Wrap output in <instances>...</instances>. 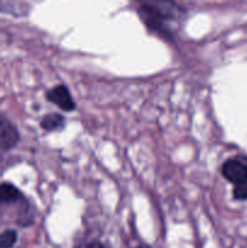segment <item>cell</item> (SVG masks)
Wrapping results in <instances>:
<instances>
[{"instance_id": "11", "label": "cell", "mask_w": 247, "mask_h": 248, "mask_svg": "<svg viewBox=\"0 0 247 248\" xmlns=\"http://www.w3.org/2000/svg\"><path fill=\"white\" fill-rule=\"evenodd\" d=\"M137 248H150V247L148 246V245H139Z\"/></svg>"}, {"instance_id": "1", "label": "cell", "mask_w": 247, "mask_h": 248, "mask_svg": "<svg viewBox=\"0 0 247 248\" xmlns=\"http://www.w3.org/2000/svg\"><path fill=\"white\" fill-rule=\"evenodd\" d=\"M182 10L177 4L169 1L143 2L138 9L142 21L155 31L161 35L170 36L171 29L167 26L170 21H178L182 16Z\"/></svg>"}, {"instance_id": "5", "label": "cell", "mask_w": 247, "mask_h": 248, "mask_svg": "<svg viewBox=\"0 0 247 248\" xmlns=\"http://www.w3.org/2000/svg\"><path fill=\"white\" fill-rule=\"evenodd\" d=\"M0 12L12 16H26L29 12V5L21 1H0Z\"/></svg>"}, {"instance_id": "9", "label": "cell", "mask_w": 247, "mask_h": 248, "mask_svg": "<svg viewBox=\"0 0 247 248\" xmlns=\"http://www.w3.org/2000/svg\"><path fill=\"white\" fill-rule=\"evenodd\" d=\"M232 194H234V198L236 199V200H240V201L246 200L247 199V181L244 182V183H240V184H237V186H235Z\"/></svg>"}, {"instance_id": "6", "label": "cell", "mask_w": 247, "mask_h": 248, "mask_svg": "<svg viewBox=\"0 0 247 248\" xmlns=\"http://www.w3.org/2000/svg\"><path fill=\"white\" fill-rule=\"evenodd\" d=\"M64 118L60 114H47L41 119L40 126L45 131H58L64 127Z\"/></svg>"}, {"instance_id": "3", "label": "cell", "mask_w": 247, "mask_h": 248, "mask_svg": "<svg viewBox=\"0 0 247 248\" xmlns=\"http://www.w3.org/2000/svg\"><path fill=\"white\" fill-rule=\"evenodd\" d=\"M46 99L64 111H73L75 109V102L73 101L68 87L64 85H58L47 91Z\"/></svg>"}, {"instance_id": "10", "label": "cell", "mask_w": 247, "mask_h": 248, "mask_svg": "<svg viewBox=\"0 0 247 248\" xmlns=\"http://www.w3.org/2000/svg\"><path fill=\"white\" fill-rule=\"evenodd\" d=\"M75 248H107V247L104 246L102 242L97 241V240H92V241L82 242V244H80L79 246H77Z\"/></svg>"}, {"instance_id": "2", "label": "cell", "mask_w": 247, "mask_h": 248, "mask_svg": "<svg viewBox=\"0 0 247 248\" xmlns=\"http://www.w3.org/2000/svg\"><path fill=\"white\" fill-rule=\"evenodd\" d=\"M222 174L227 181L237 186L247 181V165L235 159L227 160L222 166Z\"/></svg>"}, {"instance_id": "7", "label": "cell", "mask_w": 247, "mask_h": 248, "mask_svg": "<svg viewBox=\"0 0 247 248\" xmlns=\"http://www.w3.org/2000/svg\"><path fill=\"white\" fill-rule=\"evenodd\" d=\"M22 198V194L18 189L10 183L0 184V201L1 202H15Z\"/></svg>"}, {"instance_id": "4", "label": "cell", "mask_w": 247, "mask_h": 248, "mask_svg": "<svg viewBox=\"0 0 247 248\" xmlns=\"http://www.w3.org/2000/svg\"><path fill=\"white\" fill-rule=\"evenodd\" d=\"M19 135L17 128L0 114V148L4 150L11 149L18 143Z\"/></svg>"}, {"instance_id": "8", "label": "cell", "mask_w": 247, "mask_h": 248, "mask_svg": "<svg viewBox=\"0 0 247 248\" xmlns=\"http://www.w3.org/2000/svg\"><path fill=\"white\" fill-rule=\"evenodd\" d=\"M17 241V232L15 230H6L0 234V248H11Z\"/></svg>"}]
</instances>
